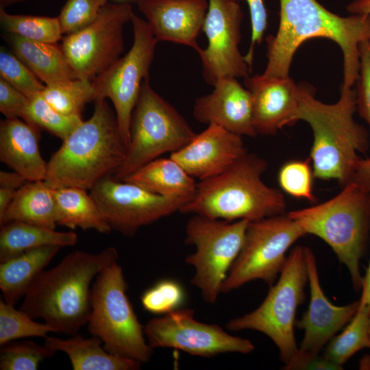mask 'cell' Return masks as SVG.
<instances>
[{
  "instance_id": "1",
  "label": "cell",
  "mask_w": 370,
  "mask_h": 370,
  "mask_svg": "<svg viewBox=\"0 0 370 370\" xmlns=\"http://www.w3.org/2000/svg\"><path fill=\"white\" fill-rule=\"evenodd\" d=\"M325 38L335 42L343 56V83L352 88L360 68V44L370 40V16H341L317 0H280V23L266 38L267 62L264 75L289 77L294 54L306 40Z\"/></svg>"
},
{
  "instance_id": "2",
  "label": "cell",
  "mask_w": 370,
  "mask_h": 370,
  "mask_svg": "<svg viewBox=\"0 0 370 370\" xmlns=\"http://www.w3.org/2000/svg\"><path fill=\"white\" fill-rule=\"evenodd\" d=\"M118 259L114 247L98 253L72 251L56 267L41 272L19 309L34 319H42L56 332L77 334L89 319L93 280Z\"/></svg>"
},
{
  "instance_id": "3",
  "label": "cell",
  "mask_w": 370,
  "mask_h": 370,
  "mask_svg": "<svg viewBox=\"0 0 370 370\" xmlns=\"http://www.w3.org/2000/svg\"><path fill=\"white\" fill-rule=\"evenodd\" d=\"M301 86L297 121H306L312 132L310 158L314 176L336 180L343 187L352 178L358 153L369 147L368 132L354 119L356 90L342 84L338 100L325 103L315 98L311 87Z\"/></svg>"
},
{
  "instance_id": "4",
  "label": "cell",
  "mask_w": 370,
  "mask_h": 370,
  "mask_svg": "<svg viewBox=\"0 0 370 370\" xmlns=\"http://www.w3.org/2000/svg\"><path fill=\"white\" fill-rule=\"evenodd\" d=\"M127 151L115 112L106 99H97L92 116L62 140L47 162L44 181L51 188L90 190L121 166Z\"/></svg>"
},
{
  "instance_id": "5",
  "label": "cell",
  "mask_w": 370,
  "mask_h": 370,
  "mask_svg": "<svg viewBox=\"0 0 370 370\" xmlns=\"http://www.w3.org/2000/svg\"><path fill=\"white\" fill-rule=\"evenodd\" d=\"M267 167L264 158L247 151L223 173L198 182L194 196L180 212L249 222L286 214L282 193L262 180Z\"/></svg>"
},
{
  "instance_id": "6",
  "label": "cell",
  "mask_w": 370,
  "mask_h": 370,
  "mask_svg": "<svg viewBox=\"0 0 370 370\" xmlns=\"http://www.w3.org/2000/svg\"><path fill=\"white\" fill-rule=\"evenodd\" d=\"M287 214L304 230L325 241L346 266L356 291L362 277L360 260L370 227V195L351 181L332 199Z\"/></svg>"
},
{
  "instance_id": "7",
  "label": "cell",
  "mask_w": 370,
  "mask_h": 370,
  "mask_svg": "<svg viewBox=\"0 0 370 370\" xmlns=\"http://www.w3.org/2000/svg\"><path fill=\"white\" fill-rule=\"evenodd\" d=\"M117 261L105 267L92 285L88 329L109 353L147 362L153 349L127 297L128 284Z\"/></svg>"
},
{
  "instance_id": "8",
  "label": "cell",
  "mask_w": 370,
  "mask_h": 370,
  "mask_svg": "<svg viewBox=\"0 0 370 370\" xmlns=\"http://www.w3.org/2000/svg\"><path fill=\"white\" fill-rule=\"evenodd\" d=\"M308 282L306 247H295L286 264L262 304L254 310L228 321L231 331L251 330L267 336L276 345L280 358L288 365L295 356L294 329L298 306L305 298L304 288Z\"/></svg>"
},
{
  "instance_id": "9",
  "label": "cell",
  "mask_w": 370,
  "mask_h": 370,
  "mask_svg": "<svg viewBox=\"0 0 370 370\" xmlns=\"http://www.w3.org/2000/svg\"><path fill=\"white\" fill-rule=\"evenodd\" d=\"M196 134L183 116L153 89L147 77L132 112L125 159L113 177L123 180L161 155L182 149Z\"/></svg>"
},
{
  "instance_id": "10",
  "label": "cell",
  "mask_w": 370,
  "mask_h": 370,
  "mask_svg": "<svg viewBox=\"0 0 370 370\" xmlns=\"http://www.w3.org/2000/svg\"><path fill=\"white\" fill-rule=\"evenodd\" d=\"M249 221H227L193 214L185 227V243L194 245V253L186 257L195 269L190 283L201 293L205 302L216 303L222 284L243 244Z\"/></svg>"
},
{
  "instance_id": "11",
  "label": "cell",
  "mask_w": 370,
  "mask_h": 370,
  "mask_svg": "<svg viewBox=\"0 0 370 370\" xmlns=\"http://www.w3.org/2000/svg\"><path fill=\"white\" fill-rule=\"evenodd\" d=\"M306 235L287 213L249 223L241 249L222 284L228 293L256 280L271 286L282 272L286 251Z\"/></svg>"
},
{
  "instance_id": "12",
  "label": "cell",
  "mask_w": 370,
  "mask_h": 370,
  "mask_svg": "<svg viewBox=\"0 0 370 370\" xmlns=\"http://www.w3.org/2000/svg\"><path fill=\"white\" fill-rule=\"evenodd\" d=\"M134 40L127 53L92 81L96 99L108 98L113 103L121 134L128 147L130 123L142 84L149 76L157 40L147 21L133 12Z\"/></svg>"
},
{
  "instance_id": "13",
  "label": "cell",
  "mask_w": 370,
  "mask_h": 370,
  "mask_svg": "<svg viewBox=\"0 0 370 370\" xmlns=\"http://www.w3.org/2000/svg\"><path fill=\"white\" fill-rule=\"evenodd\" d=\"M132 14L128 3H108L92 23L62 38L60 46L77 78L92 81L120 58L123 27Z\"/></svg>"
},
{
  "instance_id": "14",
  "label": "cell",
  "mask_w": 370,
  "mask_h": 370,
  "mask_svg": "<svg viewBox=\"0 0 370 370\" xmlns=\"http://www.w3.org/2000/svg\"><path fill=\"white\" fill-rule=\"evenodd\" d=\"M90 195L112 230L128 237L143 226L180 212L192 198L160 195L110 175L99 180Z\"/></svg>"
},
{
  "instance_id": "15",
  "label": "cell",
  "mask_w": 370,
  "mask_h": 370,
  "mask_svg": "<svg viewBox=\"0 0 370 370\" xmlns=\"http://www.w3.org/2000/svg\"><path fill=\"white\" fill-rule=\"evenodd\" d=\"M144 331L153 349L174 348L201 357L225 353L247 354L254 349L249 340L231 335L217 324L196 320L190 308H178L153 318L144 326Z\"/></svg>"
},
{
  "instance_id": "16",
  "label": "cell",
  "mask_w": 370,
  "mask_h": 370,
  "mask_svg": "<svg viewBox=\"0 0 370 370\" xmlns=\"http://www.w3.org/2000/svg\"><path fill=\"white\" fill-rule=\"evenodd\" d=\"M243 12L238 0H208L202 31L208 45L199 54L205 81L213 86L225 77L249 76L250 67L239 50Z\"/></svg>"
},
{
  "instance_id": "17",
  "label": "cell",
  "mask_w": 370,
  "mask_h": 370,
  "mask_svg": "<svg viewBox=\"0 0 370 370\" xmlns=\"http://www.w3.org/2000/svg\"><path fill=\"white\" fill-rule=\"evenodd\" d=\"M310 302L307 310L295 322V327L304 332L302 341L293 360L285 369H304L319 356L330 341L356 314L359 301L345 306H336L326 297L321 286L317 261L312 249L306 247Z\"/></svg>"
},
{
  "instance_id": "18",
  "label": "cell",
  "mask_w": 370,
  "mask_h": 370,
  "mask_svg": "<svg viewBox=\"0 0 370 370\" xmlns=\"http://www.w3.org/2000/svg\"><path fill=\"white\" fill-rule=\"evenodd\" d=\"M244 85L251 96L253 124L258 135H274L297 121L301 86L290 76L249 75L244 78Z\"/></svg>"
},
{
  "instance_id": "19",
  "label": "cell",
  "mask_w": 370,
  "mask_h": 370,
  "mask_svg": "<svg viewBox=\"0 0 370 370\" xmlns=\"http://www.w3.org/2000/svg\"><path fill=\"white\" fill-rule=\"evenodd\" d=\"M247 152L242 136L210 124L170 157L201 181L223 173Z\"/></svg>"
},
{
  "instance_id": "20",
  "label": "cell",
  "mask_w": 370,
  "mask_h": 370,
  "mask_svg": "<svg viewBox=\"0 0 370 370\" xmlns=\"http://www.w3.org/2000/svg\"><path fill=\"white\" fill-rule=\"evenodd\" d=\"M138 7L159 41L201 49L197 42L208 8L207 0H138Z\"/></svg>"
},
{
  "instance_id": "21",
  "label": "cell",
  "mask_w": 370,
  "mask_h": 370,
  "mask_svg": "<svg viewBox=\"0 0 370 370\" xmlns=\"http://www.w3.org/2000/svg\"><path fill=\"white\" fill-rule=\"evenodd\" d=\"M212 87V92L195 100V119L208 125H218L242 136H258L253 124L251 96L245 86L236 77H225Z\"/></svg>"
},
{
  "instance_id": "22",
  "label": "cell",
  "mask_w": 370,
  "mask_h": 370,
  "mask_svg": "<svg viewBox=\"0 0 370 370\" xmlns=\"http://www.w3.org/2000/svg\"><path fill=\"white\" fill-rule=\"evenodd\" d=\"M38 128L19 118L0 123V160L27 181L45 180L47 162L38 145Z\"/></svg>"
},
{
  "instance_id": "23",
  "label": "cell",
  "mask_w": 370,
  "mask_h": 370,
  "mask_svg": "<svg viewBox=\"0 0 370 370\" xmlns=\"http://www.w3.org/2000/svg\"><path fill=\"white\" fill-rule=\"evenodd\" d=\"M44 344L55 353H65L74 370H137L142 364L109 353L95 336L84 338L77 334L66 339L47 336Z\"/></svg>"
},
{
  "instance_id": "24",
  "label": "cell",
  "mask_w": 370,
  "mask_h": 370,
  "mask_svg": "<svg viewBox=\"0 0 370 370\" xmlns=\"http://www.w3.org/2000/svg\"><path fill=\"white\" fill-rule=\"evenodd\" d=\"M9 41L15 55L45 86L77 79L61 46L30 40L13 34Z\"/></svg>"
},
{
  "instance_id": "25",
  "label": "cell",
  "mask_w": 370,
  "mask_h": 370,
  "mask_svg": "<svg viewBox=\"0 0 370 370\" xmlns=\"http://www.w3.org/2000/svg\"><path fill=\"white\" fill-rule=\"evenodd\" d=\"M60 248L59 246L41 247L0 262V288L3 299L15 306Z\"/></svg>"
},
{
  "instance_id": "26",
  "label": "cell",
  "mask_w": 370,
  "mask_h": 370,
  "mask_svg": "<svg viewBox=\"0 0 370 370\" xmlns=\"http://www.w3.org/2000/svg\"><path fill=\"white\" fill-rule=\"evenodd\" d=\"M165 197H193L196 193L195 178L175 160L158 158L141 166L123 180Z\"/></svg>"
},
{
  "instance_id": "27",
  "label": "cell",
  "mask_w": 370,
  "mask_h": 370,
  "mask_svg": "<svg viewBox=\"0 0 370 370\" xmlns=\"http://www.w3.org/2000/svg\"><path fill=\"white\" fill-rule=\"evenodd\" d=\"M11 221L56 230L57 223L52 188L44 180L27 181L16 191L0 219V225Z\"/></svg>"
},
{
  "instance_id": "28",
  "label": "cell",
  "mask_w": 370,
  "mask_h": 370,
  "mask_svg": "<svg viewBox=\"0 0 370 370\" xmlns=\"http://www.w3.org/2000/svg\"><path fill=\"white\" fill-rule=\"evenodd\" d=\"M57 225L71 230H94L108 234L112 230L101 214L99 206L85 189L66 186L52 188Z\"/></svg>"
},
{
  "instance_id": "29",
  "label": "cell",
  "mask_w": 370,
  "mask_h": 370,
  "mask_svg": "<svg viewBox=\"0 0 370 370\" xmlns=\"http://www.w3.org/2000/svg\"><path fill=\"white\" fill-rule=\"evenodd\" d=\"M77 239L73 231L58 232L21 221L8 222L1 225L0 262L41 247L73 246Z\"/></svg>"
},
{
  "instance_id": "30",
  "label": "cell",
  "mask_w": 370,
  "mask_h": 370,
  "mask_svg": "<svg viewBox=\"0 0 370 370\" xmlns=\"http://www.w3.org/2000/svg\"><path fill=\"white\" fill-rule=\"evenodd\" d=\"M370 311L358 309L343 331L327 344L323 357L342 369L343 365L359 350L368 347Z\"/></svg>"
},
{
  "instance_id": "31",
  "label": "cell",
  "mask_w": 370,
  "mask_h": 370,
  "mask_svg": "<svg viewBox=\"0 0 370 370\" xmlns=\"http://www.w3.org/2000/svg\"><path fill=\"white\" fill-rule=\"evenodd\" d=\"M0 21L8 32L30 40L56 44L63 38L58 17L11 14L1 6Z\"/></svg>"
},
{
  "instance_id": "32",
  "label": "cell",
  "mask_w": 370,
  "mask_h": 370,
  "mask_svg": "<svg viewBox=\"0 0 370 370\" xmlns=\"http://www.w3.org/2000/svg\"><path fill=\"white\" fill-rule=\"evenodd\" d=\"M42 95L53 108L67 116H81L85 105L96 99L93 81L79 78L45 86Z\"/></svg>"
},
{
  "instance_id": "33",
  "label": "cell",
  "mask_w": 370,
  "mask_h": 370,
  "mask_svg": "<svg viewBox=\"0 0 370 370\" xmlns=\"http://www.w3.org/2000/svg\"><path fill=\"white\" fill-rule=\"evenodd\" d=\"M20 309L0 300V346L27 337L45 338L55 329L44 322H36Z\"/></svg>"
},
{
  "instance_id": "34",
  "label": "cell",
  "mask_w": 370,
  "mask_h": 370,
  "mask_svg": "<svg viewBox=\"0 0 370 370\" xmlns=\"http://www.w3.org/2000/svg\"><path fill=\"white\" fill-rule=\"evenodd\" d=\"M82 121L81 116H67L56 111L42 93L29 101L25 121L32 126L49 132L62 140Z\"/></svg>"
},
{
  "instance_id": "35",
  "label": "cell",
  "mask_w": 370,
  "mask_h": 370,
  "mask_svg": "<svg viewBox=\"0 0 370 370\" xmlns=\"http://www.w3.org/2000/svg\"><path fill=\"white\" fill-rule=\"evenodd\" d=\"M55 352L47 346L32 341H11L1 345V370H36L44 360Z\"/></svg>"
},
{
  "instance_id": "36",
  "label": "cell",
  "mask_w": 370,
  "mask_h": 370,
  "mask_svg": "<svg viewBox=\"0 0 370 370\" xmlns=\"http://www.w3.org/2000/svg\"><path fill=\"white\" fill-rule=\"evenodd\" d=\"M307 160H291L284 163L278 175L280 188L288 195L314 203L313 193L314 173Z\"/></svg>"
},
{
  "instance_id": "37",
  "label": "cell",
  "mask_w": 370,
  "mask_h": 370,
  "mask_svg": "<svg viewBox=\"0 0 370 370\" xmlns=\"http://www.w3.org/2000/svg\"><path fill=\"white\" fill-rule=\"evenodd\" d=\"M0 76L29 100L41 94L45 88L16 55L2 47L0 51Z\"/></svg>"
},
{
  "instance_id": "38",
  "label": "cell",
  "mask_w": 370,
  "mask_h": 370,
  "mask_svg": "<svg viewBox=\"0 0 370 370\" xmlns=\"http://www.w3.org/2000/svg\"><path fill=\"white\" fill-rule=\"evenodd\" d=\"M182 286L173 280H162L147 289L141 296L143 308L153 314H165L178 309L184 301Z\"/></svg>"
},
{
  "instance_id": "39",
  "label": "cell",
  "mask_w": 370,
  "mask_h": 370,
  "mask_svg": "<svg viewBox=\"0 0 370 370\" xmlns=\"http://www.w3.org/2000/svg\"><path fill=\"white\" fill-rule=\"evenodd\" d=\"M108 0H67L58 16L63 34L79 31L92 23Z\"/></svg>"
},
{
  "instance_id": "40",
  "label": "cell",
  "mask_w": 370,
  "mask_h": 370,
  "mask_svg": "<svg viewBox=\"0 0 370 370\" xmlns=\"http://www.w3.org/2000/svg\"><path fill=\"white\" fill-rule=\"evenodd\" d=\"M369 40L362 41L359 46L360 68L356 82V110L370 126V47Z\"/></svg>"
},
{
  "instance_id": "41",
  "label": "cell",
  "mask_w": 370,
  "mask_h": 370,
  "mask_svg": "<svg viewBox=\"0 0 370 370\" xmlns=\"http://www.w3.org/2000/svg\"><path fill=\"white\" fill-rule=\"evenodd\" d=\"M29 99L0 78V111L6 119L21 118L25 121Z\"/></svg>"
},
{
  "instance_id": "42",
  "label": "cell",
  "mask_w": 370,
  "mask_h": 370,
  "mask_svg": "<svg viewBox=\"0 0 370 370\" xmlns=\"http://www.w3.org/2000/svg\"><path fill=\"white\" fill-rule=\"evenodd\" d=\"M249 8L251 20V42L245 58L250 69L252 65L254 50L256 45H260L262 40L267 27V11L264 0H245Z\"/></svg>"
},
{
  "instance_id": "43",
  "label": "cell",
  "mask_w": 370,
  "mask_h": 370,
  "mask_svg": "<svg viewBox=\"0 0 370 370\" xmlns=\"http://www.w3.org/2000/svg\"><path fill=\"white\" fill-rule=\"evenodd\" d=\"M351 181L358 184L370 195V158L358 160Z\"/></svg>"
},
{
  "instance_id": "44",
  "label": "cell",
  "mask_w": 370,
  "mask_h": 370,
  "mask_svg": "<svg viewBox=\"0 0 370 370\" xmlns=\"http://www.w3.org/2000/svg\"><path fill=\"white\" fill-rule=\"evenodd\" d=\"M27 180L19 173L13 172L0 171V188L19 189Z\"/></svg>"
},
{
  "instance_id": "45",
  "label": "cell",
  "mask_w": 370,
  "mask_h": 370,
  "mask_svg": "<svg viewBox=\"0 0 370 370\" xmlns=\"http://www.w3.org/2000/svg\"><path fill=\"white\" fill-rule=\"evenodd\" d=\"M361 297L359 300V307L370 311V261L366 273L362 277L361 285Z\"/></svg>"
},
{
  "instance_id": "46",
  "label": "cell",
  "mask_w": 370,
  "mask_h": 370,
  "mask_svg": "<svg viewBox=\"0 0 370 370\" xmlns=\"http://www.w3.org/2000/svg\"><path fill=\"white\" fill-rule=\"evenodd\" d=\"M351 14L370 16V0H353L346 7Z\"/></svg>"
},
{
  "instance_id": "47",
  "label": "cell",
  "mask_w": 370,
  "mask_h": 370,
  "mask_svg": "<svg viewBox=\"0 0 370 370\" xmlns=\"http://www.w3.org/2000/svg\"><path fill=\"white\" fill-rule=\"evenodd\" d=\"M17 190L11 188H0V219L3 217Z\"/></svg>"
},
{
  "instance_id": "48",
  "label": "cell",
  "mask_w": 370,
  "mask_h": 370,
  "mask_svg": "<svg viewBox=\"0 0 370 370\" xmlns=\"http://www.w3.org/2000/svg\"><path fill=\"white\" fill-rule=\"evenodd\" d=\"M23 0H0L1 1V6L3 7L4 5L13 3L17 1H21Z\"/></svg>"
},
{
  "instance_id": "49",
  "label": "cell",
  "mask_w": 370,
  "mask_h": 370,
  "mask_svg": "<svg viewBox=\"0 0 370 370\" xmlns=\"http://www.w3.org/2000/svg\"><path fill=\"white\" fill-rule=\"evenodd\" d=\"M368 347L370 348V325H369V345H368Z\"/></svg>"
},
{
  "instance_id": "50",
  "label": "cell",
  "mask_w": 370,
  "mask_h": 370,
  "mask_svg": "<svg viewBox=\"0 0 370 370\" xmlns=\"http://www.w3.org/2000/svg\"><path fill=\"white\" fill-rule=\"evenodd\" d=\"M369 47H370V40H369Z\"/></svg>"
}]
</instances>
